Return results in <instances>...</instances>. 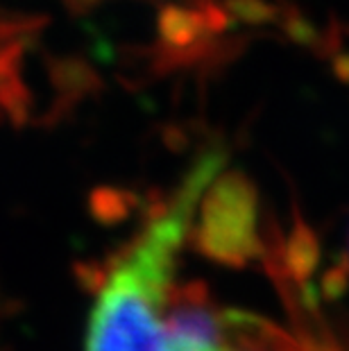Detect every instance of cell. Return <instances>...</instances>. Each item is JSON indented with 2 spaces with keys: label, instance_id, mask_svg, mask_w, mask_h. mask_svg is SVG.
Returning a JSON list of instances; mask_svg holds the SVG:
<instances>
[{
  "label": "cell",
  "instance_id": "obj_3",
  "mask_svg": "<svg viewBox=\"0 0 349 351\" xmlns=\"http://www.w3.org/2000/svg\"><path fill=\"white\" fill-rule=\"evenodd\" d=\"M286 302L293 306L291 326L252 315L245 311H222L220 338L206 351H343L317 319V306L306 281L281 279Z\"/></svg>",
  "mask_w": 349,
  "mask_h": 351
},
{
  "label": "cell",
  "instance_id": "obj_10",
  "mask_svg": "<svg viewBox=\"0 0 349 351\" xmlns=\"http://www.w3.org/2000/svg\"><path fill=\"white\" fill-rule=\"evenodd\" d=\"M343 34H349V25H345V27H343Z\"/></svg>",
  "mask_w": 349,
  "mask_h": 351
},
{
  "label": "cell",
  "instance_id": "obj_2",
  "mask_svg": "<svg viewBox=\"0 0 349 351\" xmlns=\"http://www.w3.org/2000/svg\"><path fill=\"white\" fill-rule=\"evenodd\" d=\"M258 208L254 182L243 173L222 170L197 202L189 238L213 261L245 265L263 254Z\"/></svg>",
  "mask_w": 349,
  "mask_h": 351
},
{
  "label": "cell",
  "instance_id": "obj_6",
  "mask_svg": "<svg viewBox=\"0 0 349 351\" xmlns=\"http://www.w3.org/2000/svg\"><path fill=\"white\" fill-rule=\"evenodd\" d=\"M232 25L265 27L277 23L281 16V5L272 0H222Z\"/></svg>",
  "mask_w": 349,
  "mask_h": 351
},
{
  "label": "cell",
  "instance_id": "obj_4",
  "mask_svg": "<svg viewBox=\"0 0 349 351\" xmlns=\"http://www.w3.org/2000/svg\"><path fill=\"white\" fill-rule=\"evenodd\" d=\"M46 27L41 16L0 10V123L32 121L34 93L25 82V57Z\"/></svg>",
  "mask_w": 349,
  "mask_h": 351
},
{
  "label": "cell",
  "instance_id": "obj_7",
  "mask_svg": "<svg viewBox=\"0 0 349 351\" xmlns=\"http://www.w3.org/2000/svg\"><path fill=\"white\" fill-rule=\"evenodd\" d=\"M331 66H333V75L343 84H349V52L338 48L331 55Z\"/></svg>",
  "mask_w": 349,
  "mask_h": 351
},
{
  "label": "cell",
  "instance_id": "obj_9",
  "mask_svg": "<svg viewBox=\"0 0 349 351\" xmlns=\"http://www.w3.org/2000/svg\"><path fill=\"white\" fill-rule=\"evenodd\" d=\"M343 265H345V270H347V274H349V252L343 256Z\"/></svg>",
  "mask_w": 349,
  "mask_h": 351
},
{
  "label": "cell",
  "instance_id": "obj_1",
  "mask_svg": "<svg viewBox=\"0 0 349 351\" xmlns=\"http://www.w3.org/2000/svg\"><path fill=\"white\" fill-rule=\"evenodd\" d=\"M225 163V145H206L173 195L154 199L136 234L95 267L86 351H170L168 315L180 286V254L197 202Z\"/></svg>",
  "mask_w": 349,
  "mask_h": 351
},
{
  "label": "cell",
  "instance_id": "obj_8",
  "mask_svg": "<svg viewBox=\"0 0 349 351\" xmlns=\"http://www.w3.org/2000/svg\"><path fill=\"white\" fill-rule=\"evenodd\" d=\"M66 12L71 14H88V12H95L98 7L105 3V0H59Z\"/></svg>",
  "mask_w": 349,
  "mask_h": 351
},
{
  "label": "cell",
  "instance_id": "obj_5",
  "mask_svg": "<svg viewBox=\"0 0 349 351\" xmlns=\"http://www.w3.org/2000/svg\"><path fill=\"white\" fill-rule=\"evenodd\" d=\"M48 80L53 86V104L43 121H62L64 114L73 111L77 102L98 93L100 80L95 69L77 57H50Z\"/></svg>",
  "mask_w": 349,
  "mask_h": 351
}]
</instances>
